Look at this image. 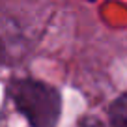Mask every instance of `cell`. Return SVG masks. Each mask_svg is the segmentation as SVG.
<instances>
[{"instance_id": "6da1fadb", "label": "cell", "mask_w": 127, "mask_h": 127, "mask_svg": "<svg viewBox=\"0 0 127 127\" xmlns=\"http://www.w3.org/2000/svg\"><path fill=\"white\" fill-rule=\"evenodd\" d=\"M15 107L32 127H54L60 118V95L52 86L39 80L21 79L9 88Z\"/></svg>"}, {"instance_id": "7a4b0ae2", "label": "cell", "mask_w": 127, "mask_h": 127, "mask_svg": "<svg viewBox=\"0 0 127 127\" xmlns=\"http://www.w3.org/2000/svg\"><path fill=\"white\" fill-rule=\"evenodd\" d=\"M110 122L114 127H127V94L120 95L110 107Z\"/></svg>"}, {"instance_id": "3957f363", "label": "cell", "mask_w": 127, "mask_h": 127, "mask_svg": "<svg viewBox=\"0 0 127 127\" xmlns=\"http://www.w3.org/2000/svg\"><path fill=\"white\" fill-rule=\"evenodd\" d=\"M79 127H103L97 120H94V118H86V120H82L80 122V125Z\"/></svg>"}]
</instances>
